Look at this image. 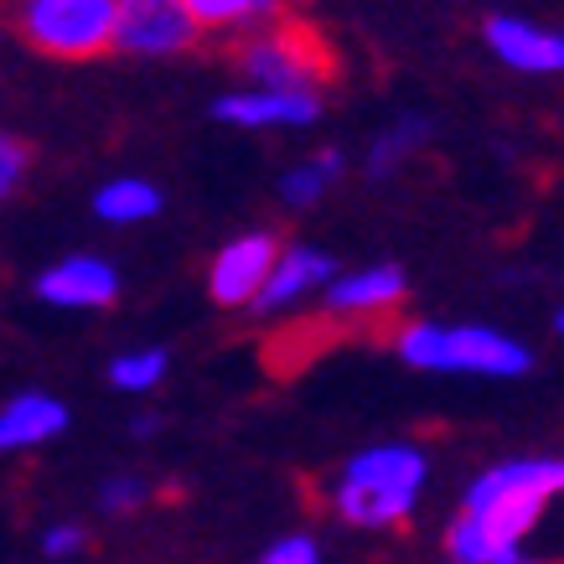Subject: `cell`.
<instances>
[{"instance_id":"6da1fadb","label":"cell","mask_w":564,"mask_h":564,"mask_svg":"<svg viewBox=\"0 0 564 564\" xmlns=\"http://www.w3.org/2000/svg\"><path fill=\"white\" fill-rule=\"evenodd\" d=\"M430 487V456L414 441H383L368 445L358 456H347V466L332 477L326 502L343 518L347 529H399L410 523L420 497Z\"/></svg>"},{"instance_id":"7a4b0ae2","label":"cell","mask_w":564,"mask_h":564,"mask_svg":"<svg viewBox=\"0 0 564 564\" xmlns=\"http://www.w3.org/2000/svg\"><path fill=\"white\" fill-rule=\"evenodd\" d=\"M393 352L420 373L451 378H523L533 352L518 337L477 322H404L393 332Z\"/></svg>"},{"instance_id":"3957f363","label":"cell","mask_w":564,"mask_h":564,"mask_svg":"<svg viewBox=\"0 0 564 564\" xmlns=\"http://www.w3.org/2000/svg\"><path fill=\"white\" fill-rule=\"evenodd\" d=\"M564 497V456H513L471 477L462 513L481 518L513 544H529V533L544 523L549 502Z\"/></svg>"},{"instance_id":"277c9868","label":"cell","mask_w":564,"mask_h":564,"mask_svg":"<svg viewBox=\"0 0 564 564\" xmlns=\"http://www.w3.org/2000/svg\"><path fill=\"white\" fill-rule=\"evenodd\" d=\"M11 26L42 57L88 63L115 52L120 0H11Z\"/></svg>"},{"instance_id":"5b68a950","label":"cell","mask_w":564,"mask_h":564,"mask_svg":"<svg viewBox=\"0 0 564 564\" xmlns=\"http://www.w3.org/2000/svg\"><path fill=\"white\" fill-rule=\"evenodd\" d=\"M239 68L254 88H301V94H316V84L332 73V52L301 21H274V26L249 32L239 42Z\"/></svg>"},{"instance_id":"8992f818","label":"cell","mask_w":564,"mask_h":564,"mask_svg":"<svg viewBox=\"0 0 564 564\" xmlns=\"http://www.w3.org/2000/svg\"><path fill=\"white\" fill-rule=\"evenodd\" d=\"M197 36H203V26L192 21L187 0H120L115 52H124V57H176Z\"/></svg>"},{"instance_id":"52a82bcc","label":"cell","mask_w":564,"mask_h":564,"mask_svg":"<svg viewBox=\"0 0 564 564\" xmlns=\"http://www.w3.org/2000/svg\"><path fill=\"white\" fill-rule=\"evenodd\" d=\"M274 264H280V243L270 234H239V239L223 243L218 254H213V264H207V295L223 311L259 306Z\"/></svg>"},{"instance_id":"ba28073f","label":"cell","mask_w":564,"mask_h":564,"mask_svg":"<svg viewBox=\"0 0 564 564\" xmlns=\"http://www.w3.org/2000/svg\"><path fill=\"white\" fill-rule=\"evenodd\" d=\"M481 42L502 68L523 73V78H564V32L560 26H544V21L529 17H497L481 21Z\"/></svg>"},{"instance_id":"9c48e42d","label":"cell","mask_w":564,"mask_h":564,"mask_svg":"<svg viewBox=\"0 0 564 564\" xmlns=\"http://www.w3.org/2000/svg\"><path fill=\"white\" fill-rule=\"evenodd\" d=\"M213 120L234 124V130H306L322 120V94H301V88H234L213 104Z\"/></svg>"},{"instance_id":"30bf717a","label":"cell","mask_w":564,"mask_h":564,"mask_svg":"<svg viewBox=\"0 0 564 564\" xmlns=\"http://www.w3.org/2000/svg\"><path fill=\"white\" fill-rule=\"evenodd\" d=\"M36 295L57 311H104L120 301V270L99 254H68L36 274Z\"/></svg>"},{"instance_id":"8fae6325","label":"cell","mask_w":564,"mask_h":564,"mask_svg":"<svg viewBox=\"0 0 564 564\" xmlns=\"http://www.w3.org/2000/svg\"><path fill=\"white\" fill-rule=\"evenodd\" d=\"M404 295H410V280L399 264H362V270L337 274L322 301L337 322H373V316H389Z\"/></svg>"},{"instance_id":"7c38bea8","label":"cell","mask_w":564,"mask_h":564,"mask_svg":"<svg viewBox=\"0 0 564 564\" xmlns=\"http://www.w3.org/2000/svg\"><path fill=\"white\" fill-rule=\"evenodd\" d=\"M68 430V410L63 399H52L42 389H21L0 404V456H17V451H42Z\"/></svg>"},{"instance_id":"4fadbf2b","label":"cell","mask_w":564,"mask_h":564,"mask_svg":"<svg viewBox=\"0 0 564 564\" xmlns=\"http://www.w3.org/2000/svg\"><path fill=\"white\" fill-rule=\"evenodd\" d=\"M337 264H332V254L326 249H311V243H291V249H280V264H274L270 285H264V295H259V311L264 316H280V311L301 306L306 295L322 291L337 280Z\"/></svg>"},{"instance_id":"5bb4252c","label":"cell","mask_w":564,"mask_h":564,"mask_svg":"<svg viewBox=\"0 0 564 564\" xmlns=\"http://www.w3.org/2000/svg\"><path fill=\"white\" fill-rule=\"evenodd\" d=\"M192 21L203 32H218V36H249V32H264L274 21H285L291 0H187Z\"/></svg>"},{"instance_id":"9a60e30c","label":"cell","mask_w":564,"mask_h":564,"mask_svg":"<svg viewBox=\"0 0 564 564\" xmlns=\"http://www.w3.org/2000/svg\"><path fill=\"white\" fill-rule=\"evenodd\" d=\"M166 207L161 187L145 182V176H115L94 192V218L109 223V228H135V223H151L155 213Z\"/></svg>"},{"instance_id":"2e32d148","label":"cell","mask_w":564,"mask_h":564,"mask_svg":"<svg viewBox=\"0 0 564 564\" xmlns=\"http://www.w3.org/2000/svg\"><path fill=\"white\" fill-rule=\"evenodd\" d=\"M445 560L451 564H523L529 554H523V544L487 529L481 518L456 513V523L445 529Z\"/></svg>"},{"instance_id":"e0dca14e","label":"cell","mask_w":564,"mask_h":564,"mask_svg":"<svg viewBox=\"0 0 564 564\" xmlns=\"http://www.w3.org/2000/svg\"><path fill=\"white\" fill-rule=\"evenodd\" d=\"M430 135H435V124H430L425 115H399V120L373 140V151H368V176H373V182H389L393 172H404V161H414V155L425 151Z\"/></svg>"},{"instance_id":"ac0fdd59","label":"cell","mask_w":564,"mask_h":564,"mask_svg":"<svg viewBox=\"0 0 564 564\" xmlns=\"http://www.w3.org/2000/svg\"><path fill=\"white\" fill-rule=\"evenodd\" d=\"M347 172L343 151H316L306 161H295L291 172H280V203L285 207H316L326 192L337 187V176Z\"/></svg>"},{"instance_id":"d6986e66","label":"cell","mask_w":564,"mask_h":564,"mask_svg":"<svg viewBox=\"0 0 564 564\" xmlns=\"http://www.w3.org/2000/svg\"><path fill=\"white\" fill-rule=\"evenodd\" d=\"M166 352L161 347H130V352H120V358L109 362V383L120 393H151L161 378H166Z\"/></svg>"},{"instance_id":"ffe728a7","label":"cell","mask_w":564,"mask_h":564,"mask_svg":"<svg viewBox=\"0 0 564 564\" xmlns=\"http://www.w3.org/2000/svg\"><path fill=\"white\" fill-rule=\"evenodd\" d=\"M151 502V481L145 477H109L99 487V508L104 513H135Z\"/></svg>"},{"instance_id":"44dd1931","label":"cell","mask_w":564,"mask_h":564,"mask_svg":"<svg viewBox=\"0 0 564 564\" xmlns=\"http://www.w3.org/2000/svg\"><path fill=\"white\" fill-rule=\"evenodd\" d=\"M26 166H32V151H26L17 135H6V130H0V207H6L21 192V182H26Z\"/></svg>"},{"instance_id":"7402d4cb","label":"cell","mask_w":564,"mask_h":564,"mask_svg":"<svg viewBox=\"0 0 564 564\" xmlns=\"http://www.w3.org/2000/svg\"><path fill=\"white\" fill-rule=\"evenodd\" d=\"M259 564H326V560H322V544H316L311 533H285L280 544L264 549Z\"/></svg>"},{"instance_id":"603a6c76","label":"cell","mask_w":564,"mask_h":564,"mask_svg":"<svg viewBox=\"0 0 564 564\" xmlns=\"http://www.w3.org/2000/svg\"><path fill=\"white\" fill-rule=\"evenodd\" d=\"M42 554L47 560H73V554H84V529L78 523H52L42 533Z\"/></svg>"},{"instance_id":"cb8c5ba5","label":"cell","mask_w":564,"mask_h":564,"mask_svg":"<svg viewBox=\"0 0 564 564\" xmlns=\"http://www.w3.org/2000/svg\"><path fill=\"white\" fill-rule=\"evenodd\" d=\"M155 430H161V414H135V420H130V435H140V441L155 435Z\"/></svg>"},{"instance_id":"d4e9b609","label":"cell","mask_w":564,"mask_h":564,"mask_svg":"<svg viewBox=\"0 0 564 564\" xmlns=\"http://www.w3.org/2000/svg\"><path fill=\"white\" fill-rule=\"evenodd\" d=\"M554 326H560V337H564V306H560V316H554Z\"/></svg>"},{"instance_id":"484cf974","label":"cell","mask_w":564,"mask_h":564,"mask_svg":"<svg viewBox=\"0 0 564 564\" xmlns=\"http://www.w3.org/2000/svg\"><path fill=\"white\" fill-rule=\"evenodd\" d=\"M523 564H549V560H523Z\"/></svg>"}]
</instances>
